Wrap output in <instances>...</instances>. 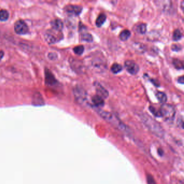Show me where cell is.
<instances>
[{"label":"cell","instance_id":"obj_2","mask_svg":"<svg viewBox=\"0 0 184 184\" xmlns=\"http://www.w3.org/2000/svg\"><path fill=\"white\" fill-rule=\"evenodd\" d=\"M141 121L154 135L158 138H164L165 131L161 125L157 121L146 114L141 116Z\"/></svg>","mask_w":184,"mask_h":184},{"label":"cell","instance_id":"obj_27","mask_svg":"<svg viewBox=\"0 0 184 184\" xmlns=\"http://www.w3.org/2000/svg\"><path fill=\"white\" fill-rule=\"evenodd\" d=\"M149 110H150V111L153 114V115L155 116L156 117H161L160 110H157L155 109V107H152V106L149 107Z\"/></svg>","mask_w":184,"mask_h":184},{"label":"cell","instance_id":"obj_3","mask_svg":"<svg viewBox=\"0 0 184 184\" xmlns=\"http://www.w3.org/2000/svg\"><path fill=\"white\" fill-rule=\"evenodd\" d=\"M161 117L169 123H172L176 116V109L174 107L169 104H163L160 109Z\"/></svg>","mask_w":184,"mask_h":184},{"label":"cell","instance_id":"obj_25","mask_svg":"<svg viewBox=\"0 0 184 184\" xmlns=\"http://www.w3.org/2000/svg\"><path fill=\"white\" fill-rule=\"evenodd\" d=\"M81 39L82 40L90 42L93 40V38L92 35L89 33H83L81 35Z\"/></svg>","mask_w":184,"mask_h":184},{"label":"cell","instance_id":"obj_8","mask_svg":"<svg viewBox=\"0 0 184 184\" xmlns=\"http://www.w3.org/2000/svg\"><path fill=\"white\" fill-rule=\"evenodd\" d=\"M70 66L75 72L77 73H83L84 71L85 66L82 62L80 60H76L75 58H70L69 60Z\"/></svg>","mask_w":184,"mask_h":184},{"label":"cell","instance_id":"obj_6","mask_svg":"<svg viewBox=\"0 0 184 184\" xmlns=\"http://www.w3.org/2000/svg\"><path fill=\"white\" fill-rule=\"evenodd\" d=\"M14 30L17 34L24 35L29 32L26 23L23 20H18L15 23Z\"/></svg>","mask_w":184,"mask_h":184},{"label":"cell","instance_id":"obj_24","mask_svg":"<svg viewBox=\"0 0 184 184\" xmlns=\"http://www.w3.org/2000/svg\"><path fill=\"white\" fill-rule=\"evenodd\" d=\"M183 37V34L181 31L179 29H176L173 34V40L174 41H178L181 39Z\"/></svg>","mask_w":184,"mask_h":184},{"label":"cell","instance_id":"obj_26","mask_svg":"<svg viewBox=\"0 0 184 184\" xmlns=\"http://www.w3.org/2000/svg\"><path fill=\"white\" fill-rule=\"evenodd\" d=\"M73 50L76 55H81L83 54L84 47L82 45H79V46H75Z\"/></svg>","mask_w":184,"mask_h":184},{"label":"cell","instance_id":"obj_1","mask_svg":"<svg viewBox=\"0 0 184 184\" xmlns=\"http://www.w3.org/2000/svg\"><path fill=\"white\" fill-rule=\"evenodd\" d=\"M95 110L102 118H103L104 120L107 121V122H108L113 127H115L117 129L121 131L122 132L124 133L125 134H127V135H131V132L128 127H127L125 124H124L114 114L98 108H95Z\"/></svg>","mask_w":184,"mask_h":184},{"label":"cell","instance_id":"obj_33","mask_svg":"<svg viewBox=\"0 0 184 184\" xmlns=\"http://www.w3.org/2000/svg\"><path fill=\"white\" fill-rule=\"evenodd\" d=\"M184 1H182V2H181V9H182V10H184Z\"/></svg>","mask_w":184,"mask_h":184},{"label":"cell","instance_id":"obj_28","mask_svg":"<svg viewBox=\"0 0 184 184\" xmlns=\"http://www.w3.org/2000/svg\"><path fill=\"white\" fill-rule=\"evenodd\" d=\"M171 49L173 51L175 52H178L179 50H180L182 49V46L180 45H178V44H173L171 46Z\"/></svg>","mask_w":184,"mask_h":184},{"label":"cell","instance_id":"obj_12","mask_svg":"<svg viewBox=\"0 0 184 184\" xmlns=\"http://www.w3.org/2000/svg\"><path fill=\"white\" fill-rule=\"evenodd\" d=\"M91 101L93 104V107L95 108L99 109L101 107H103L105 103L103 98L98 95L93 96L92 97Z\"/></svg>","mask_w":184,"mask_h":184},{"label":"cell","instance_id":"obj_22","mask_svg":"<svg viewBox=\"0 0 184 184\" xmlns=\"http://www.w3.org/2000/svg\"><path fill=\"white\" fill-rule=\"evenodd\" d=\"M9 13L5 9H2L0 10V21H5L8 19Z\"/></svg>","mask_w":184,"mask_h":184},{"label":"cell","instance_id":"obj_21","mask_svg":"<svg viewBox=\"0 0 184 184\" xmlns=\"http://www.w3.org/2000/svg\"><path fill=\"white\" fill-rule=\"evenodd\" d=\"M123 70V66L121 64L118 63H114L111 68V70L113 74H118Z\"/></svg>","mask_w":184,"mask_h":184},{"label":"cell","instance_id":"obj_14","mask_svg":"<svg viewBox=\"0 0 184 184\" xmlns=\"http://www.w3.org/2000/svg\"><path fill=\"white\" fill-rule=\"evenodd\" d=\"M46 82L49 85H54L57 83V81L55 79L52 72L49 71V70H46Z\"/></svg>","mask_w":184,"mask_h":184},{"label":"cell","instance_id":"obj_19","mask_svg":"<svg viewBox=\"0 0 184 184\" xmlns=\"http://www.w3.org/2000/svg\"><path fill=\"white\" fill-rule=\"evenodd\" d=\"M156 97L158 99L160 103L162 104H165L167 100V96L164 92L158 91L155 94Z\"/></svg>","mask_w":184,"mask_h":184},{"label":"cell","instance_id":"obj_9","mask_svg":"<svg viewBox=\"0 0 184 184\" xmlns=\"http://www.w3.org/2000/svg\"><path fill=\"white\" fill-rule=\"evenodd\" d=\"M83 8L79 6L76 5H68L66 6L64 8L65 11L67 14L72 15V16H77L81 13Z\"/></svg>","mask_w":184,"mask_h":184},{"label":"cell","instance_id":"obj_5","mask_svg":"<svg viewBox=\"0 0 184 184\" xmlns=\"http://www.w3.org/2000/svg\"><path fill=\"white\" fill-rule=\"evenodd\" d=\"M75 99L78 103L81 104H88L87 93L80 86H76L74 90Z\"/></svg>","mask_w":184,"mask_h":184},{"label":"cell","instance_id":"obj_23","mask_svg":"<svg viewBox=\"0 0 184 184\" xmlns=\"http://www.w3.org/2000/svg\"><path fill=\"white\" fill-rule=\"evenodd\" d=\"M137 32H138L139 34H145L146 33L147 30V26L145 23H141L139 25L137 26Z\"/></svg>","mask_w":184,"mask_h":184},{"label":"cell","instance_id":"obj_20","mask_svg":"<svg viewBox=\"0 0 184 184\" xmlns=\"http://www.w3.org/2000/svg\"><path fill=\"white\" fill-rule=\"evenodd\" d=\"M173 64L174 66L178 70H183L184 69V64L183 62L179 59H173Z\"/></svg>","mask_w":184,"mask_h":184},{"label":"cell","instance_id":"obj_10","mask_svg":"<svg viewBox=\"0 0 184 184\" xmlns=\"http://www.w3.org/2000/svg\"><path fill=\"white\" fill-rule=\"evenodd\" d=\"M57 31H55V30H49L48 31H47L45 36H44V38L46 40V42L49 44H54V43H56V42H57L58 40L60 39V38L59 36H56L55 35H56Z\"/></svg>","mask_w":184,"mask_h":184},{"label":"cell","instance_id":"obj_4","mask_svg":"<svg viewBox=\"0 0 184 184\" xmlns=\"http://www.w3.org/2000/svg\"><path fill=\"white\" fill-rule=\"evenodd\" d=\"M106 60L103 56H94L90 61V65L93 69L96 70H102L106 68Z\"/></svg>","mask_w":184,"mask_h":184},{"label":"cell","instance_id":"obj_13","mask_svg":"<svg viewBox=\"0 0 184 184\" xmlns=\"http://www.w3.org/2000/svg\"><path fill=\"white\" fill-rule=\"evenodd\" d=\"M51 26L52 30L57 32H61L62 29L63 28V23L60 19H55L52 21Z\"/></svg>","mask_w":184,"mask_h":184},{"label":"cell","instance_id":"obj_18","mask_svg":"<svg viewBox=\"0 0 184 184\" xmlns=\"http://www.w3.org/2000/svg\"><path fill=\"white\" fill-rule=\"evenodd\" d=\"M131 32L129 30H123L122 32H121L119 34V38L121 39V40H123V41H126L131 36Z\"/></svg>","mask_w":184,"mask_h":184},{"label":"cell","instance_id":"obj_32","mask_svg":"<svg viewBox=\"0 0 184 184\" xmlns=\"http://www.w3.org/2000/svg\"><path fill=\"white\" fill-rule=\"evenodd\" d=\"M4 56V52L3 51H0V60H2Z\"/></svg>","mask_w":184,"mask_h":184},{"label":"cell","instance_id":"obj_29","mask_svg":"<svg viewBox=\"0 0 184 184\" xmlns=\"http://www.w3.org/2000/svg\"><path fill=\"white\" fill-rule=\"evenodd\" d=\"M178 83H179L182 84H184V76H181V77H179L178 79Z\"/></svg>","mask_w":184,"mask_h":184},{"label":"cell","instance_id":"obj_17","mask_svg":"<svg viewBox=\"0 0 184 184\" xmlns=\"http://www.w3.org/2000/svg\"><path fill=\"white\" fill-rule=\"evenodd\" d=\"M106 19H107V16L104 14L102 13L101 14L99 15L97 18V20L96 21V26L98 28L101 27L105 22V21H106Z\"/></svg>","mask_w":184,"mask_h":184},{"label":"cell","instance_id":"obj_7","mask_svg":"<svg viewBox=\"0 0 184 184\" xmlns=\"http://www.w3.org/2000/svg\"><path fill=\"white\" fill-rule=\"evenodd\" d=\"M124 66L127 71L131 75H137L139 71V66L133 60L125 61Z\"/></svg>","mask_w":184,"mask_h":184},{"label":"cell","instance_id":"obj_11","mask_svg":"<svg viewBox=\"0 0 184 184\" xmlns=\"http://www.w3.org/2000/svg\"><path fill=\"white\" fill-rule=\"evenodd\" d=\"M95 89L97 92V95H99L102 98H107L109 96V92L105 89L103 86L101 85L99 82H95L94 83Z\"/></svg>","mask_w":184,"mask_h":184},{"label":"cell","instance_id":"obj_16","mask_svg":"<svg viewBox=\"0 0 184 184\" xmlns=\"http://www.w3.org/2000/svg\"><path fill=\"white\" fill-rule=\"evenodd\" d=\"M32 103L35 105H42L44 104L43 98L39 92H36L33 96Z\"/></svg>","mask_w":184,"mask_h":184},{"label":"cell","instance_id":"obj_31","mask_svg":"<svg viewBox=\"0 0 184 184\" xmlns=\"http://www.w3.org/2000/svg\"><path fill=\"white\" fill-rule=\"evenodd\" d=\"M147 181H148V184H152V183H154L153 178L151 176H149V178H147Z\"/></svg>","mask_w":184,"mask_h":184},{"label":"cell","instance_id":"obj_15","mask_svg":"<svg viewBox=\"0 0 184 184\" xmlns=\"http://www.w3.org/2000/svg\"><path fill=\"white\" fill-rule=\"evenodd\" d=\"M155 3H156V5L158 6L159 8H161V9L163 10H166L167 11L168 9H169L170 7L171 6V2L169 1H155Z\"/></svg>","mask_w":184,"mask_h":184},{"label":"cell","instance_id":"obj_30","mask_svg":"<svg viewBox=\"0 0 184 184\" xmlns=\"http://www.w3.org/2000/svg\"><path fill=\"white\" fill-rule=\"evenodd\" d=\"M178 121H180V122L178 121V124L179 125L180 127L183 129V118L180 119V121L178 120Z\"/></svg>","mask_w":184,"mask_h":184}]
</instances>
